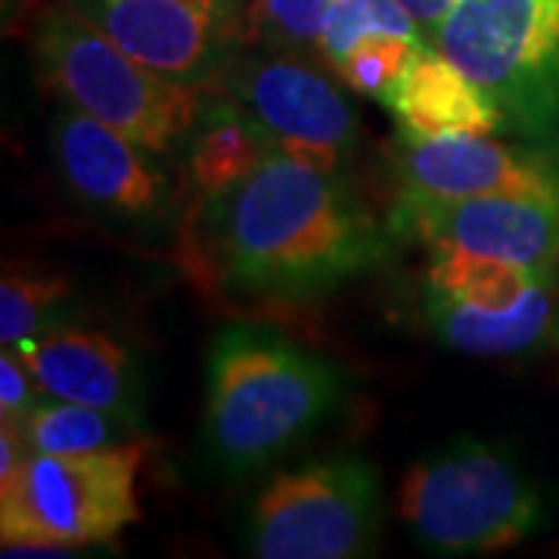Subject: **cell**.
Listing matches in <instances>:
<instances>
[{"instance_id":"cell-3","label":"cell","mask_w":559,"mask_h":559,"mask_svg":"<svg viewBox=\"0 0 559 559\" xmlns=\"http://www.w3.org/2000/svg\"><path fill=\"white\" fill-rule=\"evenodd\" d=\"M399 516L432 557H491L538 528L544 495L510 448L457 436L407 466Z\"/></svg>"},{"instance_id":"cell-9","label":"cell","mask_w":559,"mask_h":559,"mask_svg":"<svg viewBox=\"0 0 559 559\" xmlns=\"http://www.w3.org/2000/svg\"><path fill=\"white\" fill-rule=\"evenodd\" d=\"M124 53L183 87L212 91L242 50L246 0H66Z\"/></svg>"},{"instance_id":"cell-25","label":"cell","mask_w":559,"mask_h":559,"mask_svg":"<svg viewBox=\"0 0 559 559\" xmlns=\"http://www.w3.org/2000/svg\"><path fill=\"white\" fill-rule=\"evenodd\" d=\"M557 342H559V320H557Z\"/></svg>"},{"instance_id":"cell-13","label":"cell","mask_w":559,"mask_h":559,"mask_svg":"<svg viewBox=\"0 0 559 559\" xmlns=\"http://www.w3.org/2000/svg\"><path fill=\"white\" fill-rule=\"evenodd\" d=\"M44 395L79 401L146 429V395L131 348L103 330L57 326L13 345Z\"/></svg>"},{"instance_id":"cell-12","label":"cell","mask_w":559,"mask_h":559,"mask_svg":"<svg viewBox=\"0 0 559 559\" xmlns=\"http://www.w3.org/2000/svg\"><path fill=\"white\" fill-rule=\"evenodd\" d=\"M401 193L423 200L528 197L559 202V168L535 146H510L491 134L401 138Z\"/></svg>"},{"instance_id":"cell-15","label":"cell","mask_w":559,"mask_h":559,"mask_svg":"<svg viewBox=\"0 0 559 559\" xmlns=\"http://www.w3.org/2000/svg\"><path fill=\"white\" fill-rule=\"evenodd\" d=\"M423 314L448 348L479 358H510L535 352L557 336V274H544L516 308L479 311L463 301L423 293Z\"/></svg>"},{"instance_id":"cell-23","label":"cell","mask_w":559,"mask_h":559,"mask_svg":"<svg viewBox=\"0 0 559 559\" xmlns=\"http://www.w3.org/2000/svg\"><path fill=\"white\" fill-rule=\"evenodd\" d=\"M40 399H44V392L32 377L28 364L13 348H3V355H0V423L20 426Z\"/></svg>"},{"instance_id":"cell-17","label":"cell","mask_w":559,"mask_h":559,"mask_svg":"<svg viewBox=\"0 0 559 559\" xmlns=\"http://www.w3.org/2000/svg\"><path fill=\"white\" fill-rule=\"evenodd\" d=\"M538 277L544 274L495 255L466 249H429L423 293L463 301L479 311H507L525 299Z\"/></svg>"},{"instance_id":"cell-19","label":"cell","mask_w":559,"mask_h":559,"mask_svg":"<svg viewBox=\"0 0 559 559\" xmlns=\"http://www.w3.org/2000/svg\"><path fill=\"white\" fill-rule=\"evenodd\" d=\"M72 286L60 274L7 264L0 277V342L13 348L25 340L66 326L72 311Z\"/></svg>"},{"instance_id":"cell-21","label":"cell","mask_w":559,"mask_h":559,"mask_svg":"<svg viewBox=\"0 0 559 559\" xmlns=\"http://www.w3.org/2000/svg\"><path fill=\"white\" fill-rule=\"evenodd\" d=\"M377 32L426 38L419 22L411 16V10L401 0H333L323 22V38H320V53H323L326 69L336 72V66L360 40Z\"/></svg>"},{"instance_id":"cell-18","label":"cell","mask_w":559,"mask_h":559,"mask_svg":"<svg viewBox=\"0 0 559 559\" xmlns=\"http://www.w3.org/2000/svg\"><path fill=\"white\" fill-rule=\"evenodd\" d=\"M13 429L35 454H91V451L131 444L143 436L138 426H131L116 414L53 395H44L28 411V417Z\"/></svg>"},{"instance_id":"cell-10","label":"cell","mask_w":559,"mask_h":559,"mask_svg":"<svg viewBox=\"0 0 559 559\" xmlns=\"http://www.w3.org/2000/svg\"><path fill=\"white\" fill-rule=\"evenodd\" d=\"M50 146L69 193L87 209L124 224H168L175 183L150 153L116 128L62 106L50 124Z\"/></svg>"},{"instance_id":"cell-1","label":"cell","mask_w":559,"mask_h":559,"mask_svg":"<svg viewBox=\"0 0 559 559\" xmlns=\"http://www.w3.org/2000/svg\"><path fill=\"white\" fill-rule=\"evenodd\" d=\"M345 175L267 153L230 190L202 200L197 271L230 299L296 305L373 271L392 249Z\"/></svg>"},{"instance_id":"cell-14","label":"cell","mask_w":559,"mask_h":559,"mask_svg":"<svg viewBox=\"0 0 559 559\" xmlns=\"http://www.w3.org/2000/svg\"><path fill=\"white\" fill-rule=\"evenodd\" d=\"M382 106L395 116L401 138L441 134H495L503 131L498 106L476 81L432 44H426L404 69Z\"/></svg>"},{"instance_id":"cell-11","label":"cell","mask_w":559,"mask_h":559,"mask_svg":"<svg viewBox=\"0 0 559 559\" xmlns=\"http://www.w3.org/2000/svg\"><path fill=\"white\" fill-rule=\"evenodd\" d=\"M389 227L426 249H466L522 264L535 274H559V202L528 197L423 200L401 193Z\"/></svg>"},{"instance_id":"cell-7","label":"cell","mask_w":559,"mask_h":559,"mask_svg":"<svg viewBox=\"0 0 559 559\" xmlns=\"http://www.w3.org/2000/svg\"><path fill=\"white\" fill-rule=\"evenodd\" d=\"M377 469L358 454H336L280 473L246 516V550L261 559H358L380 538Z\"/></svg>"},{"instance_id":"cell-16","label":"cell","mask_w":559,"mask_h":559,"mask_svg":"<svg viewBox=\"0 0 559 559\" xmlns=\"http://www.w3.org/2000/svg\"><path fill=\"white\" fill-rule=\"evenodd\" d=\"M183 150H187L190 187L202 202L230 190L277 146L267 140V134L240 103L224 97L221 91H205L200 119L193 124Z\"/></svg>"},{"instance_id":"cell-5","label":"cell","mask_w":559,"mask_h":559,"mask_svg":"<svg viewBox=\"0 0 559 559\" xmlns=\"http://www.w3.org/2000/svg\"><path fill=\"white\" fill-rule=\"evenodd\" d=\"M429 44L488 94L507 134L559 153V0H454Z\"/></svg>"},{"instance_id":"cell-6","label":"cell","mask_w":559,"mask_h":559,"mask_svg":"<svg viewBox=\"0 0 559 559\" xmlns=\"http://www.w3.org/2000/svg\"><path fill=\"white\" fill-rule=\"evenodd\" d=\"M143 441L91 454H35L0 479L3 557H72L112 544L140 516Z\"/></svg>"},{"instance_id":"cell-24","label":"cell","mask_w":559,"mask_h":559,"mask_svg":"<svg viewBox=\"0 0 559 559\" xmlns=\"http://www.w3.org/2000/svg\"><path fill=\"white\" fill-rule=\"evenodd\" d=\"M407 10H411V16L419 22V28H423V35L426 40L432 38V32H436V25L444 20V13L454 7V0H401Z\"/></svg>"},{"instance_id":"cell-4","label":"cell","mask_w":559,"mask_h":559,"mask_svg":"<svg viewBox=\"0 0 559 559\" xmlns=\"http://www.w3.org/2000/svg\"><path fill=\"white\" fill-rule=\"evenodd\" d=\"M35 75L62 106L116 128L150 153L183 150L205 91L146 69L66 0L44 10L32 32Z\"/></svg>"},{"instance_id":"cell-22","label":"cell","mask_w":559,"mask_h":559,"mask_svg":"<svg viewBox=\"0 0 559 559\" xmlns=\"http://www.w3.org/2000/svg\"><path fill=\"white\" fill-rule=\"evenodd\" d=\"M429 40L419 35H395L377 32L367 35L358 47L336 66V79L370 100H380L392 91V84L404 75V69Z\"/></svg>"},{"instance_id":"cell-2","label":"cell","mask_w":559,"mask_h":559,"mask_svg":"<svg viewBox=\"0 0 559 559\" xmlns=\"http://www.w3.org/2000/svg\"><path fill=\"white\" fill-rule=\"evenodd\" d=\"M342 399L333 360L271 326L230 323L209 345L205 457L224 476L255 473L323 426Z\"/></svg>"},{"instance_id":"cell-8","label":"cell","mask_w":559,"mask_h":559,"mask_svg":"<svg viewBox=\"0 0 559 559\" xmlns=\"http://www.w3.org/2000/svg\"><path fill=\"white\" fill-rule=\"evenodd\" d=\"M326 66L246 44L212 91L240 103L280 153L342 175L360 143L355 103Z\"/></svg>"},{"instance_id":"cell-20","label":"cell","mask_w":559,"mask_h":559,"mask_svg":"<svg viewBox=\"0 0 559 559\" xmlns=\"http://www.w3.org/2000/svg\"><path fill=\"white\" fill-rule=\"evenodd\" d=\"M333 0H246L242 7V47L259 44L271 50L299 53L323 62L320 38ZM333 72V69H330Z\"/></svg>"}]
</instances>
